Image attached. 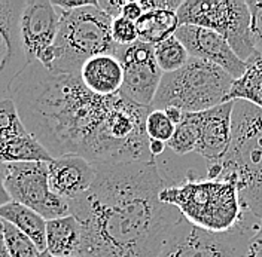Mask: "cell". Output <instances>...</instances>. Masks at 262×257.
<instances>
[{
    "label": "cell",
    "mask_w": 262,
    "mask_h": 257,
    "mask_svg": "<svg viewBox=\"0 0 262 257\" xmlns=\"http://www.w3.org/2000/svg\"><path fill=\"white\" fill-rule=\"evenodd\" d=\"M9 98L24 128L52 158L79 155L94 165L155 159L146 134L152 107L121 94L97 96L85 88L78 73L27 64L12 83Z\"/></svg>",
    "instance_id": "1"
},
{
    "label": "cell",
    "mask_w": 262,
    "mask_h": 257,
    "mask_svg": "<svg viewBox=\"0 0 262 257\" xmlns=\"http://www.w3.org/2000/svg\"><path fill=\"white\" fill-rule=\"evenodd\" d=\"M91 188L69 201L81 227L79 257H158L180 214L160 199L157 161L98 163Z\"/></svg>",
    "instance_id": "2"
},
{
    "label": "cell",
    "mask_w": 262,
    "mask_h": 257,
    "mask_svg": "<svg viewBox=\"0 0 262 257\" xmlns=\"http://www.w3.org/2000/svg\"><path fill=\"white\" fill-rule=\"evenodd\" d=\"M207 178L235 186L245 214L262 220V110L234 101L227 150L207 161Z\"/></svg>",
    "instance_id": "3"
},
{
    "label": "cell",
    "mask_w": 262,
    "mask_h": 257,
    "mask_svg": "<svg viewBox=\"0 0 262 257\" xmlns=\"http://www.w3.org/2000/svg\"><path fill=\"white\" fill-rule=\"evenodd\" d=\"M160 199L171 205L191 223L209 232H229L243 225V211L235 186L225 180H212L189 171L183 183L165 186Z\"/></svg>",
    "instance_id": "4"
},
{
    "label": "cell",
    "mask_w": 262,
    "mask_h": 257,
    "mask_svg": "<svg viewBox=\"0 0 262 257\" xmlns=\"http://www.w3.org/2000/svg\"><path fill=\"white\" fill-rule=\"evenodd\" d=\"M112 18L98 8L97 0L70 9H60V29L51 49V70L78 73L82 64L96 55H114Z\"/></svg>",
    "instance_id": "5"
},
{
    "label": "cell",
    "mask_w": 262,
    "mask_h": 257,
    "mask_svg": "<svg viewBox=\"0 0 262 257\" xmlns=\"http://www.w3.org/2000/svg\"><path fill=\"white\" fill-rule=\"evenodd\" d=\"M232 81L221 67L191 57L180 70L164 73L150 107L158 110L178 107L185 113L204 112L228 103L227 97Z\"/></svg>",
    "instance_id": "6"
},
{
    "label": "cell",
    "mask_w": 262,
    "mask_h": 257,
    "mask_svg": "<svg viewBox=\"0 0 262 257\" xmlns=\"http://www.w3.org/2000/svg\"><path fill=\"white\" fill-rule=\"evenodd\" d=\"M178 19L179 26H195L221 34L245 63L256 52L245 0H186L178 9Z\"/></svg>",
    "instance_id": "7"
},
{
    "label": "cell",
    "mask_w": 262,
    "mask_h": 257,
    "mask_svg": "<svg viewBox=\"0 0 262 257\" xmlns=\"http://www.w3.org/2000/svg\"><path fill=\"white\" fill-rule=\"evenodd\" d=\"M256 219L247 217L229 232H209L191 225L183 216L158 257H247V244Z\"/></svg>",
    "instance_id": "8"
},
{
    "label": "cell",
    "mask_w": 262,
    "mask_h": 257,
    "mask_svg": "<svg viewBox=\"0 0 262 257\" xmlns=\"http://www.w3.org/2000/svg\"><path fill=\"white\" fill-rule=\"evenodd\" d=\"M5 189L11 201L36 211L47 222L70 214L69 202L49 188L48 162L6 163Z\"/></svg>",
    "instance_id": "9"
},
{
    "label": "cell",
    "mask_w": 262,
    "mask_h": 257,
    "mask_svg": "<svg viewBox=\"0 0 262 257\" xmlns=\"http://www.w3.org/2000/svg\"><path fill=\"white\" fill-rule=\"evenodd\" d=\"M114 57L124 72L119 94L139 106L150 107L164 75L157 64L154 46L142 40L125 46L118 45Z\"/></svg>",
    "instance_id": "10"
},
{
    "label": "cell",
    "mask_w": 262,
    "mask_h": 257,
    "mask_svg": "<svg viewBox=\"0 0 262 257\" xmlns=\"http://www.w3.org/2000/svg\"><path fill=\"white\" fill-rule=\"evenodd\" d=\"M24 0H0V100L9 98L11 86L27 67L19 37Z\"/></svg>",
    "instance_id": "11"
},
{
    "label": "cell",
    "mask_w": 262,
    "mask_h": 257,
    "mask_svg": "<svg viewBox=\"0 0 262 257\" xmlns=\"http://www.w3.org/2000/svg\"><path fill=\"white\" fill-rule=\"evenodd\" d=\"M60 29V9L49 0L26 2L19 18V37L27 63H37L54 46Z\"/></svg>",
    "instance_id": "12"
},
{
    "label": "cell",
    "mask_w": 262,
    "mask_h": 257,
    "mask_svg": "<svg viewBox=\"0 0 262 257\" xmlns=\"http://www.w3.org/2000/svg\"><path fill=\"white\" fill-rule=\"evenodd\" d=\"M174 36L189 57L221 67L232 79L240 78L247 68V64L235 55L228 42L216 32L195 26H179Z\"/></svg>",
    "instance_id": "13"
},
{
    "label": "cell",
    "mask_w": 262,
    "mask_h": 257,
    "mask_svg": "<svg viewBox=\"0 0 262 257\" xmlns=\"http://www.w3.org/2000/svg\"><path fill=\"white\" fill-rule=\"evenodd\" d=\"M232 107L234 101H228L204 112L188 113L195 128V153L206 161L219 158L228 147Z\"/></svg>",
    "instance_id": "14"
},
{
    "label": "cell",
    "mask_w": 262,
    "mask_h": 257,
    "mask_svg": "<svg viewBox=\"0 0 262 257\" xmlns=\"http://www.w3.org/2000/svg\"><path fill=\"white\" fill-rule=\"evenodd\" d=\"M94 178V163L79 155H63L48 162L49 188L67 202L82 196L91 188Z\"/></svg>",
    "instance_id": "15"
},
{
    "label": "cell",
    "mask_w": 262,
    "mask_h": 257,
    "mask_svg": "<svg viewBox=\"0 0 262 257\" xmlns=\"http://www.w3.org/2000/svg\"><path fill=\"white\" fill-rule=\"evenodd\" d=\"M79 78L86 89L101 97L119 94L124 72L114 55H96L86 60L79 70Z\"/></svg>",
    "instance_id": "16"
},
{
    "label": "cell",
    "mask_w": 262,
    "mask_h": 257,
    "mask_svg": "<svg viewBox=\"0 0 262 257\" xmlns=\"http://www.w3.org/2000/svg\"><path fill=\"white\" fill-rule=\"evenodd\" d=\"M54 159L27 129L0 135V162H51Z\"/></svg>",
    "instance_id": "17"
},
{
    "label": "cell",
    "mask_w": 262,
    "mask_h": 257,
    "mask_svg": "<svg viewBox=\"0 0 262 257\" xmlns=\"http://www.w3.org/2000/svg\"><path fill=\"white\" fill-rule=\"evenodd\" d=\"M0 219L27 235L36 244L39 251L47 250V220L36 211L15 201H9L8 204L0 205Z\"/></svg>",
    "instance_id": "18"
},
{
    "label": "cell",
    "mask_w": 262,
    "mask_h": 257,
    "mask_svg": "<svg viewBox=\"0 0 262 257\" xmlns=\"http://www.w3.org/2000/svg\"><path fill=\"white\" fill-rule=\"evenodd\" d=\"M79 244L81 227L72 214L47 222V251L51 256H76Z\"/></svg>",
    "instance_id": "19"
},
{
    "label": "cell",
    "mask_w": 262,
    "mask_h": 257,
    "mask_svg": "<svg viewBox=\"0 0 262 257\" xmlns=\"http://www.w3.org/2000/svg\"><path fill=\"white\" fill-rule=\"evenodd\" d=\"M136 27L139 40L155 46L165 39L174 36L176 30L179 29L178 12L168 9L149 11L139 18Z\"/></svg>",
    "instance_id": "20"
},
{
    "label": "cell",
    "mask_w": 262,
    "mask_h": 257,
    "mask_svg": "<svg viewBox=\"0 0 262 257\" xmlns=\"http://www.w3.org/2000/svg\"><path fill=\"white\" fill-rule=\"evenodd\" d=\"M246 101L262 110V67L247 64L246 72L232 81L227 101Z\"/></svg>",
    "instance_id": "21"
},
{
    "label": "cell",
    "mask_w": 262,
    "mask_h": 257,
    "mask_svg": "<svg viewBox=\"0 0 262 257\" xmlns=\"http://www.w3.org/2000/svg\"><path fill=\"white\" fill-rule=\"evenodd\" d=\"M157 64L161 68L163 73H173L180 70L183 65L189 61V54L182 45L176 36H171L163 40L161 43L154 46Z\"/></svg>",
    "instance_id": "22"
},
{
    "label": "cell",
    "mask_w": 262,
    "mask_h": 257,
    "mask_svg": "<svg viewBox=\"0 0 262 257\" xmlns=\"http://www.w3.org/2000/svg\"><path fill=\"white\" fill-rule=\"evenodd\" d=\"M2 235L9 257H39L40 251L36 247V244L21 230H18L14 225L5 222Z\"/></svg>",
    "instance_id": "23"
},
{
    "label": "cell",
    "mask_w": 262,
    "mask_h": 257,
    "mask_svg": "<svg viewBox=\"0 0 262 257\" xmlns=\"http://www.w3.org/2000/svg\"><path fill=\"white\" fill-rule=\"evenodd\" d=\"M167 146L179 156L188 155L195 152L196 134L195 128L188 116V113H183V119L179 125L174 128L171 138L167 142Z\"/></svg>",
    "instance_id": "24"
},
{
    "label": "cell",
    "mask_w": 262,
    "mask_h": 257,
    "mask_svg": "<svg viewBox=\"0 0 262 257\" xmlns=\"http://www.w3.org/2000/svg\"><path fill=\"white\" fill-rule=\"evenodd\" d=\"M174 125L170 122L167 114L164 110L152 109L146 118V134L149 140H160L167 143L173 132H174Z\"/></svg>",
    "instance_id": "25"
},
{
    "label": "cell",
    "mask_w": 262,
    "mask_h": 257,
    "mask_svg": "<svg viewBox=\"0 0 262 257\" xmlns=\"http://www.w3.org/2000/svg\"><path fill=\"white\" fill-rule=\"evenodd\" d=\"M111 32H112V39L115 43L121 45V46L131 45L139 40L136 22H133L124 16H118V18L112 19Z\"/></svg>",
    "instance_id": "26"
},
{
    "label": "cell",
    "mask_w": 262,
    "mask_h": 257,
    "mask_svg": "<svg viewBox=\"0 0 262 257\" xmlns=\"http://www.w3.org/2000/svg\"><path fill=\"white\" fill-rule=\"evenodd\" d=\"M23 129L26 128L19 119L14 101L11 98L0 100V135Z\"/></svg>",
    "instance_id": "27"
},
{
    "label": "cell",
    "mask_w": 262,
    "mask_h": 257,
    "mask_svg": "<svg viewBox=\"0 0 262 257\" xmlns=\"http://www.w3.org/2000/svg\"><path fill=\"white\" fill-rule=\"evenodd\" d=\"M250 11V32L253 39V46L256 52L262 54V0L247 2Z\"/></svg>",
    "instance_id": "28"
},
{
    "label": "cell",
    "mask_w": 262,
    "mask_h": 257,
    "mask_svg": "<svg viewBox=\"0 0 262 257\" xmlns=\"http://www.w3.org/2000/svg\"><path fill=\"white\" fill-rule=\"evenodd\" d=\"M247 257H262V220L256 222L247 244Z\"/></svg>",
    "instance_id": "29"
},
{
    "label": "cell",
    "mask_w": 262,
    "mask_h": 257,
    "mask_svg": "<svg viewBox=\"0 0 262 257\" xmlns=\"http://www.w3.org/2000/svg\"><path fill=\"white\" fill-rule=\"evenodd\" d=\"M125 2H119V0H100L98 2V8L106 12L112 19L121 16V11L124 8Z\"/></svg>",
    "instance_id": "30"
},
{
    "label": "cell",
    "mask_w": 262,
    "mask_h": 257,
    "mask_svg": "<svg viewBox=\"0 0 262 257\" xmlns=\"http://www.w3.org/2000/svg\"><path fill=\"white\" fill-rule=\"evenodd\" d=\"M143 9L140 6V2H125L122 11H121V16L130 19L133 22H137L139 18L143 15Z\"/></svg>",
    "instance_id": "31"
},
{
    "label": "cell",
    "mask_w": 262,
    "mask_h": 257,
    "mask_svg": "<svg viewBox=\"0 0 262 257\" xmlns=\"http://www.w3.org/2000/svg\"><path fill=\"white\" fill-rule=\"evenodd\" d=\"M5 165L3 162H0V205H5L11 201L9 195L5 189Z\"/></svg>",
    "instance_id": "32"
},
{
    "label": "cell",
    "mask_w": 262,
    "mask_h": 257,
    "mask_svg": "<svg viewBox=\"0 0 262 257\" xmlns=\"http://www.w3.org/2000/svg\"><path fill=\"white\" fill-rule=\"evenodd\" d=\"M164 113L167 114V118L170 119V122L174 125V127H178L180 122H182V119H183V113L180 109L178 107H165L164 109Z\"/></svg>",
    "instance_id": "33"
},
{
    "label": "cell",
    "mask_w": 262,
    "mask_h": 257,
    "mask_svg": "<svg viewBox=\"0 0 262 257\" xmlns=\"http://www.w3.org/2000/svg\"><path fill=\"white\" fill-rule=\"evenodd\" d=\"M165 147H167V143H164V142H160V140H149V152H150V155L154 158L163 155Z\"/></svg>",
    "instance_id": "34"
},
{
    "label": "cell",
    "mask_w": 262,
    "mask_h": 257,
    "mask_svg": "<svg viewBox=\"0 0 262 257\" xmlns=\"http://www.w3.org/2000/svg\"><path fill=\"white\" fill-rule=\"evenodd\" d=\"M246 64H256V65H261L262 67V54L261 52H255L247 61H246Z\"/></svg>",
    "instance_id": "35"
},
{
    "label": "cell",
    "mask_w": 262,
    "mask_h": 257,
    "mask_svg": "<svg viewBox=\"0 0 262 257\" xmlns=\"http://www.w3.org/2000/svg\"><path fill=\"white\" fill-rule=\"evenodd\" d=\"M0 257H9V253L6 250V245H5V240H3V235L0 233Z\"/></svg>",
    "instance_id": "36"
},
{
    "label": "cell",
    "mask_w": 262,
    "mask_h": 257,
    "mask_svg": "<svg viewBox=\"0 0 262 257\" xmlns=\"http://www.w3.org/2000/svg\"><path fill=\"white\" fill-rule=\"evenodd\" d=\"M3 226H5V222H3V220L0 219V233L3 232Z\"/></svg>",
    "instance_id": "37"
},
{
    "label": "cell",
    "mask_w": 262,
    "mask_h": 257,
    "mask_svg": "<svg viewBox=\"0 0 262 257\" xmlns=\"http://www.w3.org/2000/svg\"><path fill=\"white\" fill-rule=\"evenodd\" d=\"M73 257H79V256H73Z\"/></svg>",
    "instance_id": "38"
}]
</instances>
